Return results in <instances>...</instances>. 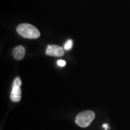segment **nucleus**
<instances>
[{"instance_id":"nucleus-3","label":"nucleus","mask_w":130,"mask_h":130,"mask_svg":"<svg viewBox=\"0 0 130 130\" xmlns=\"http://www.w3.org/2000/svg\"><path fill=\"white\" fill-rule=\"evenodd\" d=\"M46 54L48 56H62L64 54V50L61 46L56 45H48L47 46Z\"/></svg>"},{"instance_id":"nucleus-2","label":"nucleus","mask_w":130,"mask_h":130,"mask_svg":"<svg viewBox=\"0 0 130 130\" xmlns=\"http://www.w3.org/2000/svg\"><path fill=\"white\" fill-rule=\"evenodd\" d=\"M95 117V113L92 111H85L79 113L76 116V124L80 127H87L88 126Z\"/></svg>"},{"instance_id":"nucleus-7","label":"nucleus","mask_w":130,"mask_h":130,"mask_svg":"<svg viewBox=\"0 0 130 130\" xmlns=\"http://www.w3.org/2000/svg\"><path fill=\"white\" fill-rule=\"evenodd\" d=\"M21 85H22L21 79H20V77H17L16 79H14L12 87H20V86H21Z\"/></svg>"},{"instance_id":"nucleus-1","label":"nucleus","mask_w":130,"mask_h":130,"mask_svg":"<svg viewBox=\"0 0 130 130\" xmlns=\"http://www.w3.org/2000/svg\"><path fill=\"white\" fill-rule=\"evenodd\" d=\"M17 32L21 36L29 39H36L40 37L41 33L34 25L28 23L20 24L17 28Z\"/></svg>"},{"instance_id":"nucleus-4","label":"nucleus","mask_w":130,"mask_h":130,"mask_svg":"<svg viewBox=\"0 0 130 130\" xmlns=\"http://www.w3.org/2000/svg\"><path fill=\"white\" fill-rule=\"evenodd\" d=\"M25 55V49L22 46L15 47L12 51V56L16 60L23 59Z\"/></svg>"},{"instance_id":"nucleus-9","label":"nucleus","mask_w":130,"mask_h":130,"mask_svg":"<svg viewBox=\"0 0 130 130\" xmlns=\"http://www.w3.org/2000/svg\"><path fill=\"white\" fill-rule=\"evenodd\" d=\"M103 128H105V129L106 130L108 129V125L106 124H104L103 125Z\"/></svg>"},{"instance_id":"nucleus-5","label":"nucleus","mask_w":130,"mask_h":130,"mask_svg":"<svg viewBox=\"0 0 130 130\" xmlns=\"http://www.w3.org/2000/svg\"><path fill=\"white\" fill-rule=\"evenodd\" d=\"M22 91L20 87H12V90L10 94V98L13 102H18L21 99Z\"/></svg>"},{"instance_id":"nucleus-8","label":"nucleus","mask_w":130,"mask_h":130,"mask_svg":"<svg viewBox=\"0 0 130 130\" xmlns=\"http://www.w3.org/2000/svg\"><path fill=\"white\" fill-rule=\"evenodd\" d=\"M57 64L59 67H64L66 65V61L64 60H62V59L58 60L57 61Z\"/></svg>"},{"instance_id":"nucleus-6","label":"nucleus","mask_w":130,"mask_h":130,"mask_svg":"<svg viewBox=\"0 0 130 130\" xmlns=\"http://www.w3.org/2000/svg\"><path fill=\"white\" fill-rule=\"evenodd\" d=\"M72 46H73V41L71 39H70V40H68L66 42V43L64 44V49L67 50V51H69V50H70L72 48Z\"/></svg>"}]
</instances>
